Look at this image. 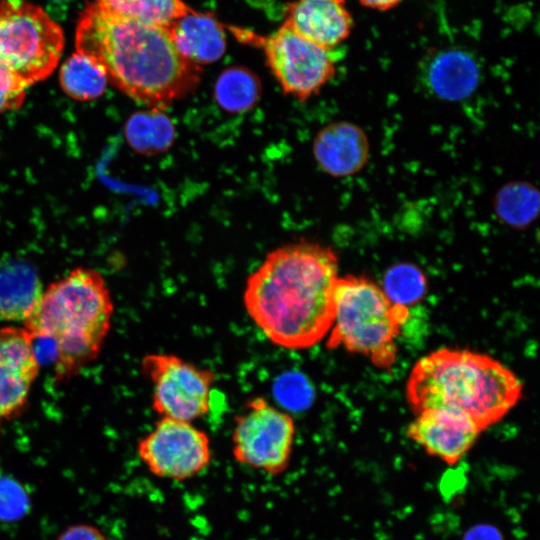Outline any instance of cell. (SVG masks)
<instances>
[{"mask_svg": "<svg viewBox=\"0 0 540 540\" xmlns=\"http://www.w3.org/2000/svg\"><path fill=\"white\" fill-rule=\"evenodd\" d=\"M285 25L306 40L332 50L354 27L345 0H296L288 6Z\"/></svg>", "mask_w": 540, "mask_h": 540, "instance_id": "obj_13", "label": "cell"}, {"mask_svg": "<svg viewBox=\"0 0 540 540\" xmlns=\"http://www.w3.org/2000/svg\"><path fill=\"white\" fill-rule=\"evenodd\" d=\"M408 316L406 306L392 302L371 280L354 275L338 277L326 346L342 347L366 356L379 368H390L397 357L396 339Z\"/></svg>", "mask_w": 540, "mask_h": 540, "instance_id": "obj_5", "label": "cell"}, {"mask_svg": "<svg viewBox=\"0 0 540 540\" xmlns=\"http://www.w3.org/2000/svg\"><path fill=\"white\" fill-rule=\"evenodd\" d=\"M43 289L39 276L28 265L0 267V320L23 323Z\"/></svg>", "mask_w": 540, "mask_h": 540, "instance_id": "obj_17", "label": "cell"}, {"mask_svg": "<svg viewBox=\"0 0 540 540\" xmlns=\"http://www.w3.org/2000/svg\"><path fill=\"white\" fill-rule=\"evenodd\" d=\"M142 463L155 477L186 481L201 474L212 461L208 434L192 422L161 417L137 443Z\"/></svg>", "mask_w": 540, "mask_h": 540, "instance_id": "obj_10", "label": "cell"}, {"mask_svg": "<svg viewBox=\"0 0 540 540\" xmlns=\"http://www.w3.org/2000/svg\"><path fill=\"white\" fill-rule=\"evenodd\" d=\"M57 540H107V538L94 526L78 524L66 528Z\"/></svg>", "mask_w": 540, "mask_h": 540, "instance_id": "obj_26", "label": "cell"}, {"mask_svg": "<svg viewBox=\"0 0 540 540\" xmlns=\"http://www.w3.org/2000/svg\"><path fill=\"white\" fill-rule=\"evenodd\" d=\"M167 30L180 55L194 65L216 62L225 53L224 28L209 13L189 8Z\"/></svg>", "mask_w": 540, "mask_h": 540, "instance_id": "obj_15", "label": "cell"}, {"mask_svg": "<svg viewBox=\"0 0 540 540\" xmlns=\"http://www.w3.org/2000/svg\"><path fill=\"white\" fill-rule=\"evenodd\" d=\"M464 540H501V537L493 527L484 525L474 527Z\"/></svg>", "mask_w": 540, "mask_h": 540, "instance_id": "obj_27", "label": "cell"}, {"mask_svg": "<svg viewBox=\"0 0 540 540\" xmlns=\"http://www.w3.org/2000/svg\"><path fill=\"white\" fill-rule=\"evenodd\" d=\"M429 89L447 100H458L472 93L479 80L475 59L465 51L449 49L437 52L424 72Z\"/></svg>", "mask_w": 540, "mask_h": 540, "instance_id": "obj_16", "label": "cell"}, {"mask_svg": "<svg viewBox=\"0 0 540 540\" xmlns=\"http://www.w3.org/2000/svg\"><path fill=\"white\" fill-rule=\"evenodd\" d=\"M500 217L511 225L523 226L531 221L537 211V195L524 184L504 188L497 199Z\"/></svg>", "mask_w": 540, "mask_h": 540, "instance_id": "obj_23", "label": "cell"}, {"mask_svg": "<svg viewBox=\"0 0 540 540\" xmlns=\"http://www.w3.org/2000/svg\"><path fill=\"white\" fill-rule=\"evenodd\" d=\"M426 288L427 280L423 272L409 263L390 267L384 275L382 287L392 302L404 306L419 301Z\"/></svg>", "mask_w": 540, "mask_h": 540, "instance_id": "obj_22", "label": "cell"}, {"mask_svg": "<svg viewBox=\"0 0 540 540\" xmlns=\"http://www.w3.org/2000/svg\"><path fill=\"white\" fill-rule=\"evenodd\" d=\"M408 437L428 454L454 465L472 448L481 430L465 415L447 409H427L416 414Z\"/></svg>", "mask_w": 540, "mask_h": 540, "instance_id": "obj_12", "label": "cell"}, {"mask_svg": "<svg viewBox=\"0 0 540 540\" xmlns=\"http://www.w3.org/2000/svg\"><path fill=\"white\" fill-rule=\"evenodd\" d=\"M403 0H358V2L369 9L377 10V11H387L394 7H396L398 4H400Z\"/></svg>", "mask_w": 540, "mask_h": 540, "instance_id": "obj_28", "label": "cell"}, {"mask_svg": "<svg viewBox=\"0 0 540 540\" xmlns=\"http://www.w3.org/2000/svg\"><path fill=\"white\" fill-rule=\"evenodd\" d=\"M174 134L172 121L159 109H149L132 115L125 127L129 144L135 150L146 154L169 148Z\"/></svg>", "mask_w": 540, "mask_h": 540, "instance_id": "obj_19", "label": "cell"}, {"mask_svg": "<svg viewBox=\"0 0 540 540\" xmlns=\"http://www.w3.org/2000/svg\"><path fill=\"white\" fill-rule=\"evenodd\" d=\"M113 314V299L103 275L78 267L43 289L23 328L35 344L51 347L53 378L62 383L98 358Z\"/></svg>", "mask_w": 540, "mask_h": 540, "instance_id": "obj_3", "label": "cell"}, {"mask_svg": "<svg viewBox=\"0 0 540 540\" xmlns=\"http://www.w3.org/2000/svg\"><path fill=\"white\" fill-rule=\"evenodd\" d=\"M27 88L0 70V114L19 109L26 97Z\"/></svg>", "mask_w": 540, "mask_h": 540, "instance_id": "obj_25", "label": "cell"}, {"mask_svg": "<svg viewBox=\"0 0 540 540\" xmlns=\"http://www.w3.org/2000/svg\"><path fill=\"white\" fill-rule=\"evenodd\" d=\"M40 368L37 345L23 326L0 327V426L27 410Z\"/></svg>", "mask_w": 540, "mask_h": 540, "instance_id": "obj_11", "label": "cell"}, {"mask_svg": "<svg viewBox=\"0 0 540 540\" xmlns=\"http://www.w3.org/2000/svg\"><path fill=\"white\" fill-rule=\"evenodd\" d=\"M214 96L218 104L229 112L246 111L259 99L260 82L250 70L231 67L219 75Z\"/></svg>", "mask_w": 540, "mask_h": 540, "instance_id": "obj_20", "label": "cell"}, {"mask_svg": "<svg viewBox=\"0 0 540 540\" xmlns=\"http://www.w3.org/2000/svg\"><path fill=\"white\" fill-rule=\"evenodd\" d=\"M59 83L70 98L92 101L104 94L108 78L95 62L76 51L62 64Z\"/></svg>", "mask_w": 540, "mask_h": 540, "instance_id": "obj_18", "label": "cell"}, {"mask_svg": "<svg viewBox=\"0 0 540 540\" xmlns=\"http://www.w3.org/2000/svg\"><path fill=\"white\" fill-rule=\"evenodd\" d=\"M241 35L263 50L282 90L300 101L319 92L335 73L332 50L306 40L285 24L266 37Z\"/></svg>", "mask_w": 540, "mask_h": 540, "instance_id": "obj_9", "label": "cell"}, {"mask_svg": "<svg viewBox=\"0 0 540 540\" xmlns=\"http://www.w3.org/2000/svg\"><path fill=\"white\" fill-rule=\"evenodd\" d=\"M29 500L23 488L9 478L0 479V519L16 520L28 509Z\"/></svg>", "mask_w": 540, "mask_h": 540, "instance_id": "obj_24", "label": "cell"}, {"mask_svg": "<svg viewBox=\"0 0 540 540\" xmlns=\"http://www.w3.org/2000/svg\"><path fill=\"white\" fill-rule=\"evenodd\" d=\"M313 153L323 171L335 177H344L363 168L369 156V144L358 126L337 122L329 124L317 134Z\"/></svg>", "mask_w": 540, "mask_h": 540, "instance_id": "obj_14", "label": "cell"}, {"mask_svg": "<svg viewBox=\"0 0 540 540\" xmlns=\"http://www.w3.org/2000/svg\"><path fill=\"white\" fill-rule=\"evenodd\" d=\"M522 395V383L494 358L442 348L413 366L406 398L415 414L427 409L461 413L483 431L502 419Z\"/></svg>", "mask_w": 540, "mask_h": 540, "instance_id": "obj_4", "label": "cell"}, {"mask_svg": "<svg viewBox=\"0 0 540 540\" xmlns=\"http://www.w3.org/2000/svg\"><path fill=\"white\" fill-rule=\"evenodd\" d=\"M142 373L152 385V408L161 417L192 422L210 411L216 374L172 353H149Z\"/></svg>", "mask_w": 540, "mask_h": 540, "instance_id": "obj_8", "label": "cell"}, {"mask_svg": "<svg viewBox=\"0 0 540 540\" xmlns=\"http://www.w3.org/2000/svg\"><path fill=\"white\" fill-rule=\"evenodd\" d=\"M75 46L116 88L149 109H164L200 80V66L180 55L167 28L122 17L98 1L81 13Z\"/></svg>", "mask_w": 540, "mask_h": 540, "instance_id": "obj_2", "label": "cell"}, {"mask_svg": "<svg viewBox=\"0 0 540 540\" xmlns=\"http://www.w3.org/2000/svg\"><path fill=\"white\" fill-rule=\"evenodd\" d=\"M295 438L294 418L256 396L248 399L234 417L232 456L241 465L278 476L289 468Z\"/></svg>", "mask_w": 540, "mask_h": 540, "instance_id": "obj_7", "label": "cell"}, {"mask_svg": "<svg viewBox=\"0 0 540 540\" xmlns=\"http://www.w3.org/2000/svg\"><path fill=\"white\" fill-rule=\"evenodd\" d=\"M338 277V258L330 247L310 241L280 246L248 276L245 310L272 344L311 348L332 326Z\"/></svg>", "mask_w": 540, "mask_h": 540, "instance_id": "obj_1", "label": "cell"}, {"mask_svg": "<svg viewBox=\"0 0 540 540\" xmlns=\"http://www.w3.org/2000/svg\"><path fill=\"white\" fill-rule=\"evenodd\" d=\"M98 2L122 17L164 28L190 8L182 0H98Z\"/></svg>", "mask_w": 540, "mask_h": 540, "instance_id": "obj_21", "label": "cell"}, {"mask_svg": "<svg viewBox=\"0 0 540 540\" xmlns=\"http://www.w3.org/2000/svg\"><path fill=\"white\" fill-rule=\"evenodd\" d=\"M64 48L61 27L39 6L0 1V70L27 89L57 67Z\"/></svg>", "mask_w": 540, "mask_h": 540, "instance_id": "obj_6", "label": "cell"}]
</instances>
